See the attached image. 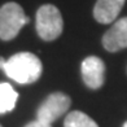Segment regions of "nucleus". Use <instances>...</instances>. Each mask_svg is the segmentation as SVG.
Wrapping results in <instances>:
<instances>
[{
	"instance_id": "obj_9",
	"label": "nucleus",
	"mask_w": 127,
	"mask_h": 127,
	"mask_svg": "<svg viewBox=\"0 0 127 127\" xmlns=\"http://www.w3.org/2000/svg\"><path fill=\"white\" fill-rule=\"evenodd\" d=\"M64 127H99V126L86 113L80 110H74L66 115Z\"/></svg>"
},
{
	"instance_id": "obj_12",
	"label": "nucleus",
	"mask_w": 127,
	"mask_h": 127,
	"mask_svg": "<svg viewBox=\"0 0 127 127\" xmlns=\"http://www.w3.org/2000/svg\"><path fill=\"white\" fill-rule=\"evenodd\" d=\"M123 127H127V122H125V125H123Z\"/></svg>"
},
{
	"instance_id": "obj_13",
	"label": "nucleus",
	"mask_w": 127,
	"mask_h": 127,
	"mask_svg": "<svg viewBox=\"0 0 127 127\" xmlns=\"http://www.w3.org/2000/svg\"><path fill=\"white\" fill-rule=\"evenodd\" d=\"M0 127H1V126H0Z\"/></svg>"
},
{
	"instance_id": "obj_11",
	"label": "nucleus",
	"mask_w": 127,
	"mask_h": 127,
	"mask_svg": "<svg viewBox=\"0 0 127 127\" xmlns=\"http://www.w3.org/2000/svg\"><path fill=\"white\" fill-rule=\"evenodd\" d=\"M5 62H7V60L5 59H3V57H0V69H4V66H5Z\"/></svg>"
},
{
	"instance_id": "obj_7",
	"label": "nucleus",
	"mask_w": 127,
	"mask_h": 127,
	"mask_svg": "<svg viewBox=\"0 0 127 127\" xmlns=\"http://www.w3.org/2000/svg\"><path fill=\"white\" fill-rule=\"evenodd\" d=\"M126 0H97L94 8V17L100 24H112L121 13Z\"/></svg>"
},
{
	"instance_id": "obj_2",
	"label": "nucleus",
	"mask_w": 127,
	"mask_h": 127,
	"mask_svg": "<svg viewBox=\"0 0 127 127\" xmlns=\"http://www.w3.org/2000/svg\"><path fill=\"white\" fill-rule=\"evenodd\" d=\"M64 29L60 10L52 4L42 5L36 12V32L45 42L57 39Z\"/></svg>"
},
{
	"instance_id": "obj_5",
	"label": "nucleus",
	"mask_w": 127,
	"mask_h": 127,
	"mask_svg": "<svg viewBox=\"0 0 127 127\" xmlns=\"http://www.w3.org/2000/svg\"><path fill=\"white\" fill-rule=\"evenodd\" d=\"M80 73L84 84L91 90H99L105 82V65L101 59L90 56L80 65Z\"/></svg>"
},
{
	"instance_id": "obj_10",
	"label": "nucleus",
	"mask_w": 127,
	"mask_h": 127,
	"mask_svg": "<svg viewBox=\"0 0 127 127\" xmlns=\"http://www.w3.org/2000/svg\"><path fill=\"white\" fill-rule=\"evenodd\" d=\"M25 127H52V125L45 123V122H42V121L36 119V121H32V122L27 123Z\"/></svg>"
},
{
	"instance_id": "obj_3",
	"label": "nucleus",
	"mask_w": 127,
	"mask_h": 127,
	"mask_svg": "<svg viewBox=\"0 0 127 127\" xmlns=\"http://www.w3.org/2000/svg\"><path fill=\"white\" fill-rule=\"evenodd\" d=\"M29 22L24 9L17 3H7L0 8V39L12 40Z\"/></svg>"
},
{
	"instance_id": "obj_4",
	"label": "nucleus",
	"mask_w": 127,
	"mask_h": 127,
	"mask_svg": "<svg viewBox=\"0 0 127 127\" xmlns=\"http://www.w3.org/2000/svg\"><path fill=\"white\" fill-rule=\"evenodd\" d=\"M71 100L67 95L62 94V92H55V94H51L39 106L36 117L42 122L52 125V122L62 117L69 110Z\"/></svg>"
},
{
	"instance_id": "obj_1",
	"label": "nucleus",
	"mask_w": 127,
	"mask_h": 127,
	"mask_svg": "<svg viewBox=\"0 0 127 127\" xmlns=\"http://www.w3.org/2000/svg\"><path fill=\"white\" fill-rule=\"evenodd\" d=\"M3 70L5 74L20 84L34 83L42 75V62L30 52H20L7 60Z\"/></svg>"
},
{
	"instance_id": "obj_8",
	"label": "nucleus",
	"mask_w": 127,
	"mask_h": 127,
	"mask_svg": "<svg viewBox=\"0 0 127 127\" xmlns=\"http://www.w3.org/2000/svg\"><path fill=\"white\" fill-rule=\"evenodd\" d=\"M18 94L9 83H0V114L13 110Z\"/></svg>"
},
{
	"instance_id": "obj_6",
	"label": "nucleus",
	"mask_w": 127,
	"mask_h": 127,
	"mask_svg": "<svg viewBox=\"0 0 127 127\" xmlns=\"http://www.w3.org/2000/svg\"><path fill=\"white\" fill-rule=\"evenodd\" d=\"M102 45L109 52H117L127 48V17L119 18L104 34Z\"/></svg>"
}]
</instances>
